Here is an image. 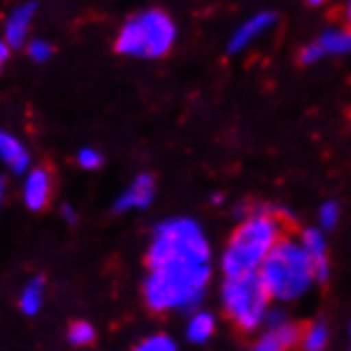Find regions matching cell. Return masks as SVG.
Wrapping results in <instances>:
<instances>
[{
	"label": "cell",
	"mask_w": 351,
	"mask_h": 351,
	"mask_svg": "<svg viewBox=\"0 0 351 351\" xmlns=\"http://www.w3.org/2000/svg\"><path fill=\"white\" fill-rule=\"evenodd\" d=\"M209 262V245L192 219L160 223L149 250L147 304L156 311L196 304L211 275Z\"/></svg>",
	"instance_id": "obj_1"
},
{
	"label": "cell",
	"mask_w": 351,
	"mask_h": 351,
	"mask_svg": "<svg viewBox=\"0 0 351 351\" xmlns=\"http://www.w3.org/2000/svg\"><path fill=\"white\" fill-rule=\"evenodd\" d=\"M313 262L306 250L294 243H277L262 264V279L268 292L281 300H292L304 294L311 285Z\"/></svg>",
	"instance_id": "obj_2"
},
{
	"label": "cell",
	"mask_w": 351,
	"mask_h": 351,
	"mask_svg": "<svg viewBox=\"0 0 351 351\" xmlns=\"http://www.w3.org/2000/svg\"><path fill=\"white\" fill-rule=\"evenodd\" d=\"M275 241L277 223L268 215H256L243 223L223 256V271L228 279L256 273V266L264 264L275 250Z\"/></svg>",
	"instance_id": "obj_3"
},
{
	"label": "cell",
	"mask_w": 351,
	"mask_h": 351,
	"mask_svg": "<svg viewBox=\"0 0 351 351\" xmlns=\"http://www.w3.org/2000/svg\"><path fill=\"white\" fill-rule=\"evenodd\" d=\"M175 38V26L162 11H145L123 26L117 38V51L138 56V58H158L169 51Z\"/></svg>",
	"instance_id": "obj_4"
},
{
	"label": "cell",
	"mask_w": 351,
	"mask_h": 351,
	"mask_svg": "<svg viewBox=\"0 0 351 351\" xmlns=\"http://www.w3.org/2000/svg\"><path fill=\"white\" fill-rule=\"evenodd\" d=\"M268 296L271 292L258 273L230 277L223 285L226 308L245 330H254L262 322Z\"/></svg>",
	"instance_id": "obj_5"
},
{
	"label": "cell",
	"mask_w": 351,
	"mask_h": 351,
	"mask_svg": "<svg viewBox=\"0 0 351 351\" xmlns=\"http://www.w3.org/2000/svg\"><path fill=\"white\" fill-rule=\"evenodd\" d=\"M154 198V179L149 175H141L136 177V181L130 185V188L119 196V200L115 202V213L128 211L132 206H147Z\"/></svg>",
	"instance_id": "obj_6"
},
{
	"label": "cell",
	"mask_w": 351,
	"mask_h": 351,
	"mask_svg": "<svg viewBox=\"0 0 351 351\" xmlns=\"http://www.w3.org/2000/svg\"><path fill=\"white\" fill-rule=\"evenodd\" d=\"M275 19H277V15L271 13V11H266V13H260V15L252 17L250 22L243 24V26L237 30V34L232 36L230 45H228V51L232 53V51L243 49L245 45H250V40H254V38H256L260 32H264L266 28H271V26L275 24Z\"/></svg>",
	"instance_id": "obj_7"
},
{
	"label": "cell",
	"mask_w": 351,
	"mask_h": 351,
	"mask_svg": "<svg viewBox=\"0 0 351 351\" xmlns=\"http://www.w3.org/2000/svg\"><path fill=\"white\" fill-rule=\"evenodd\" d=\"M49 196V177L43 169H36L30 173L26 181V204L32 211H40L47 204Z\"/></svg>",
	"instance_id": "obj_8"
},
{
	"label": "cell",
	"mask_w": 351,
	"mask_h": 351,
	"mask_svg": "<svg viewBox=\"0 0 351 351\" xmlns=\"http://www.w3.org/2000/svg\"><path fill=\"white\" fill-rule=\"evenodd\" d=\"M302 239H304V250L313 262V273H315L317 281H326L328 279V260H326L324 237L317 230H306Z\"/></svg>",
	"instance_id": "obj_9"
},
{
	"label": "cell",
	"mask_w": 351,
	"mask_h": 351,
	"mask_svg": "<svg viewBox=\"0 0 351 351\" xmlns=\"http://www.w3.org/2000/svg\"><path fill=\"white\" fill-rule=\"evenodd\" d=\"M34 9H36V5H24L9 17V22H7V45L19 47L24 43L26 28H28V22H30Z\"/></svg>",
	"instance_id": "obj_10"
},
{
	"label": "cell",
	"mask_w": 351,
	"mask_h": 351,
	"mask_svg": "<svg viewBox=\"0 0 351 351\" xmlns=\"http://www.w3.org/2000/svg\"><path fill=\"white\" fill-rule=\"evenodd\" d=\"M0 154H3V160L13 169V173L22 175L28 169V154L19 145V141H15L7 132L0 134Z\"/></svg>",
	"instance_id": "obj_11"
},
{
	"label": "cell",
	"mask_w": 351,
	"mask_h": 351,
	"mask_svg": "<svg viewBox=\"0 0 351 351\" xmlns=\"http://www.w3.org/2000/svg\"><path fill=\"white\" fill-rule=\"evenodd\" d=\"M319 47L324 49V53H347V51H351V34L330 30V32L322 34Z\"/></svg>",
	"instance_id": "obj_12"
},
{
	"label": "cell",
	"mask_w": 351,
	"mask_h": 351,
	"mask_svg": "<svg viewBox=\"0 0 351 351\" xmlns=\"http://www.w3.org/2000/svg\"><path fill=\"white\" fill-rule=\"evenodd\" d=\"M40 300H43V279H32L22 294V308L24 313L34 315L40 308Z\"/></svg>",
	"instance_id": "obj_13"
},
{
	"label": "cell",
	"mask_w": 351,
	"mask_h": 351,
	"mask_svg": "<svg viewBox=\"0 0 351 351\" xmlns=\"http://www.w3.org/2000/svg\"><path fill=\"white\" fill-rule=\"evenodd\" d=\"M213 332V317L206 315V313H198L192 322H190V328H188V339L194 341V343H202L211 337Z\"/></svg>",
	"instance_id": "obj_14"
},
{
	"label": "cell",
	"mask_w": 351,
	"mask_h": 351,
	"mask_svg": "<svg viewBox=\"0 0 351 351\" xmlns=\"http://www.w3.org/2000/svg\"><path fill=\"white\" fill-rule=\"evenodd\" d=\"M94 328L90 326V324H86V322H77V324H73V328H71V332H69V339H71V343H75V345H88V343H92L94 341Z\"/></svg>",
	"instance_id": "obj_15"
},
{
	"label": "cell",
	"mask_w": 351,
	"mask_h": 351,
	"mask_svg": "<svg viewBox=\"0 0 351 351\" xmlns=\"http://www.w3.org/2000/svg\"><path fill=\"white\" fill-rule=\"evenodd\" d=\"M326 341H328V330L324 324H317L311 328V332L306 335L304 347H306V351H322L326 347Z\"/></svg>",
	"instance_id": "obj_16"
},
{
	"label": "cell",
	"mask_w": 351,
	"mask_h": 351,
	"mask_svg": "<svg viewBox=\"0 0 351 351\" xmlns=\"http://www.w3.org/2000/svg\"><path fill=\"white\" fill-rule=\"evenodd\" d=\"M136 351H177V347H175V343L169 337L160 335V337H152L143 345H138Z\"/></svg>",
	"instance_id": "obj_17"
},
{
	"label": "cell",
	"mask_w": 351,
	"mask_h": 351,
	"mask_svg": "<svg viewBox=\"0 0 351 351\" xmlns=\"http://www.w3.org/2000/svg\"><path fill=\"white\" fill-rule=\"evenodd\" d=\"M285 349H287V345L281 339L279 330H271V332H268L256 347V351H285Z\"/></svg>",
	"instance_id": "obj_18"
},
{
	"label": "cell",
	"mask_w": 351,
	"mask_h": 351,
	"mask_svg": "<svg viewBox=\"0 0 351 351\" xmlns=\"http://www.w3.org/2000/svg\"><path fill=\"white\" fill-rule=\"evenodd\" d=\"M337 217H339V206L335 202H326L319 211V219H322V226L324 228H335L337 223Z\"/></svg>",
	"instance_id": "obj_19"
},
{
	"label": "cell",
	"mask_w": 351,
	"mask_h": 351,
	"mask_svg": "<svg viewBox=\"0 0 351 351\" xmlns=\"http://www.w3.org/2000/svg\"><path fill=\"white\" fill-rule=\"evenodd\" d=\"M77 160H79V164L84 169H98L100 162H102V156L98 152H94V149H81Z\"/></svg>",
	"instance_id": "obj_20"
},
{
	"label": "cell",
	"mask_w": 351,
	"mask_h": 351,
	"mask_svg": "<svg viewBox=\"0 0 351 351\" xmlns=\"http://www.w3.org/2000/svg\"><path fill=\"white\" fill-rule=\"evenodd\" d=\"M28 53L36 62H45L51 56V47L47 43H43V40H34V43L28 47Z\"/></svg>",
	"instance_id": "obj_21"
},
{
	"label": "cell",
	"mask_w": 351,
	"mask_h": 351,
	"mask_svg": "<svg viewBox=\"0 0 351 351\" xmlns=\"http://www.w3.org/2000/svg\"><path fill=\"white\" fill-rule=\"evenodd\" d=\"M322 56H324V49L319 47V43H315V45H308V47L300 53V60L304 62V64H311V62H317Z\"/></svg>",
	"instance_id": "obj_22"
},
{
	"label": "cell",
	"mask_w": 351,
	"mask_h": 351,
	"mask_svg": "<svg viewBox=\"0 0 351 351\" xmlns=\"http://www.w3.org/2000/svg\"><path fill=\"white\" fill-rule=\"evenodd\" d=\"M62 213H64V217H66V219H69L71 223H73V221L77 219V217H75V211L71 209V206H69V204H66V206H62Z\"/></svg>",
	"instance_id": "obj_23"
},
{
	"label": "cell",
	"mask_w": 351,
	"mask_h": 351,
	"mask_svg": "<svg viewBox=\"0 0 351 351\" xmlns=\"http://www.w3.org/2000/svg\"><path fill=\"white\" fill-rule=\"evenodd\" d=\"M7 56H9V45L5 43L3 47H0V60H3V62H5V60H7Z\"/></svg>",
	"instance_id": "obj_24"
},
{
	"label": "cell",
	"mask_w": 351,
	"mask_h": 351,
	"mask_svg": "<svg viewBox=\"0 0 351 351\" xmlns=\"http://www.w3.org/2000/svg\"><path fill=\"white\" fill-rule=\"evenodd\" d=\"M349 22H351V5H349Z\"/></svg>",
	"instance_id": "obj_25"
}]
</instances>
